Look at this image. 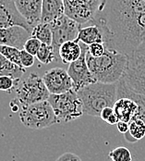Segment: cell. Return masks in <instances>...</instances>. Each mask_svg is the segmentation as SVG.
I'll return each instance as SVG.
<instances>
[{
	"label": "cell",
	"mask_w": 145,
	"mask_h": 161,
	"mask_svg": "<svg viewBox=\"0 0 145 161\" xmlns=\"http://www.w3.org/2000/svg\"><path fill=\"white\" fill-rule=\"evenodd\" d=\"M145 13V0H101L94 19L108 49L129 55V40L137 19ZM87 24V25H89Z\"/></svg>",
	"instance_id": "cell-1"
},
{
	"label": "cell",
	"mask_w": 145,
	"mask_h": 161,
	"mask_svg": "<svg viewBox=\"0 0 145 161\" xmlns=\"http://www.w3.org/2000/svg\"><path fill=\"white\" fill-rule=\"evenodd\" d=\"M86 59L88 67L96 81L105 83L117 82L123 76L129 57L114 49H105L101 57H92L87 50Z\"/></svg>",
	"instance_id": "cell-2"
},
{
	"label": "cell",
	"mask_w": 145,
	"mask_h": 161,
	"mask_svg": "<svg viewBox=\"0 0 145 161\" xmlns=\"http://www.w3.org/2000/svg\"><path fill=\"white\" fill-rule=\"evenodd\" d=\"M85 115L99 117L106 107H113L117 99V84L95 81L79 90Z\"/></svg>",
	"instance_id": "cell-3"
},
{
	"label": "cell",
	"mask_w": 145,
	"mask_h": 161,
	"mask_svg": "<svg viewBox=\"0 0 145 161\" xmlns=\"http://www.w3.org/2000/svg\"><path fill=\"white\" fill-rule=\"evenodd\" d=\"M19 116L20 122L30 129H46L58 123L56 115L48 100L21 107Z\"/></svg>",
	"instance_id": "cell-4"
},
{
	"label": "cell",
	"mask_w": 145,
	"mask_h": 161,
	"mask_svg": "<svg viewBox=\"0 0 145 161\" xmlns=\"http://www.w3.org/2000/svg\"><path fill=\"white\" fill-rule=\"evenodd\" d=\"M48 101L56 115L58 123L70 122L84 115L82 102L74 89L59 95H50Z\"/></svg>",
	"instance_id": "cell-5"
},
{
	"label": "cell",
	"mask_w": 145,
	"mask_h": 161,
	"mask_svg": "<svg viewBox=\"0 0 145 161\" xmlns=\"http://www.w3.org/2000/svg\"><path fill=\"white\" fill-rule=\"evenodd\" d=\"M15 92L16 99L21 107L48 100L51 95L43 77L34 72L19 83Z\"/></svg>",
	"instance_id": "cell-6"
},
{
	"label": "cell",
	"mask_w": 145,
	"mask_h": 161,
	"mask_svg": "<svg viewBox=\"0 0 145 161\" xmlns=\"http://www.w3.org/2000/svg\"><path fill=\"white\" fill-rule=\"evenodd\" d=\"M49 24L53 32L52 46L56 51V57H58L60 46L67 41L76 40L81 25L66 14L53 20Z\"/></svg>",
	"instance_id": "cell-7"
},
{
	"label": "cell",
	"mask_w": 145,
	"mask_h": 161,
	"mask_svg": "<svg viewBox=\"0 0 145 161\" xmlns=\"http://www.w3.org/2000/svg\"><path fill=\"white\" fill-rule=\"evenodd\" d=\"M65 14L78 21L81 26L89 24L95 16L101 0H63Z\"/></svg>",
	"instance_id": "cell-8"
},
{
	"label": "cell",
	"mask_w": 145,
	"mask_h": 161,
	"mask_svg": "<svg viewBox=\"0 0 145 161\" xmlns=\"http://www.w3.org/2000/svg\"><path fill=\"white\" fill-rule=\"evenodd\" d=\"M80 43L82 49L81 57L77 60L69 63L67 68V72L73 83V89L76 92L96 81L87 64L86 53L88 50V46L84 43Z\"/></svg>",
	"instance_id": "cell-9"
},
{
	"label": "cell",
	"mask_w": 145,
	"mask_h": 161,
	"mask_svg": "<svg viewBox=\"0 0 145 161\" xmlns=\"http://www.w3.org/2000/svg\"><path fill=\"white\" fill-rule=\"evenodd\" d=\"M122 78L131 89L145 95V57L137 54L129 56Z\"/></svg>",
	"instance_id": "cell-10"
},
{
	"label": "cell",
	"mask_w": 145,
	"mask_h": 161,
	"mask_svg": "<svg viewBox=\"0 0 145 161\" xmlns=\"http://www.w3.org/2000/svg\"><path fill=\"white\" fill-rule=\"evenodd\" d=\"M45 81L51 95H59L73 89L72 80L67 72L62 68H53L48 69L44 75Z\"/></svg>",
	"instance_id": "cell-11"
},
{
	"label": "cell",
	"mask_w": 145,
	"mask_h": 161,
	"mask_svg": "<svg viewBox=\"0 0 145 161\" xmlns=\"http://www.w3.org/2000/svg\"><path fill=\"white\" fill-rule=\"evenodd\" d=\"M14 25L22 26L31 33L33 30L19 12L15 0H0V28H7Z\"/></svg>",
	"instance_id": "cell-12"
},
{
	"label": "cell",
	"mask_w": 145,
	"mask_h": 161,
	"mask_svg": "<svg viewBox=\"0 0 145 161\" xmlns=\"http://www.w3.org/2000/svg\"><path fill=\"white\" fill-rule=\"evenodd\" d=\"M32 33L22 26L14 25L7 28H0V46H9L19 49L24 48L26 41Z\"/></svg>",
	"instance_id": "cell-13"
},
{
	"label": "cell",
	"mask_w": 145,
	"mask_h": 161,
	"mask_svg": "<svg viewBox=\"0 0 145 161\" xmlns=\"http://www.w3.org/2000/svg\"><path fill=\"white\" fill-rule=\"evenodd\" d=\"M17 8L21 16L34 28L42 22L43 0H15Z\"/></svg>",
	"instance_id": "cell-14"
},
{
	"label": "cell",
	"mask_w": 145,
	"mask_h": 161,
	"mask_svg": "<svg viewBox=\"0 0 145 161\" xmlns=\"http://www.w3.org/2000/svg\"><path fill=\"white\" fill-rule=\"evenodd\" d=\"M114 110L119 120L130 122L139 117V105L138 103L129 97H119L114 105Z\"/></svg>",
	"instance_id": "cell-15"
},
{
	"label": "cell",
	"mask_w": 145,
	"mask_h": 161,
	"mask_svg": "<svg viewBox=\"0 0 145 161\" xmlns=\"http://www.w3.org/2000/svg\"><path fill=\"white\" fill-rule=\"evenodd\" d=\"M116 84H117V98L129 97L135 100L138 103L140 108L138 119H142L145 121V95L138 93L133 89H131L122 77L116 82Z\"/></svg>",
	"instance_id": "cell-16"
},
{
	"label": "cell",
	"mask_w": 145,
	"mask_h": 161,
	"mask_svg": "<svg viewBox=\"0 0 145 161\" xmlns=\"http://www.w3.org/2000/svg\"><path fill=\"white\" fill-rule=\"evenodd\" d=\"M65 14L63 0H43L42 22L50 23Z\"/></svg>",
	"instance_id": "cell-17"
},
{
	"label": "cell",
	"mask_w": 145,
	"mask_h": 161,
	"mask_svg": "<svg viewBox=\"0 0 145 161\" xmlns=\"http://www.w3.org/2000/svg\"><path fill=\"white\" fill-rule=\"evenodd\" d=\"M82 49L80 41L70 40L63 43L58 50V58L64 64H69L81 57Z\"/></svg>",
	"instance_id": "cell-18"
},
{
	"label": "cell",
	"mask_w": 145,
	"mask_h": 161,
	"mask_svg": "<svg viewBox=\"0 0 145 161\" xmlns=\"http://www.w3.org/2000/svg\"><path fill=\"white\" fill-rule=\"evenodd\" d=\"M77 40L89 46L94 43H104V34L96 24L81 26Z\"/></svg>",
	"instance_id": "cell-19"
},
{
	"label": "cell",
	"mask_w": 145,
	"mask_h": 161,
	"mask_svg": "<svg viewBox=\"0 0 145 161\" xmlns=\"http://www.w3.org/2000/svg\"><path fill=\"white\" fill-rule=\"evenodd\" d=\"M25 72V68L8 60L0 54V76H9L14 79H20Z\"/></svg>",
	"instance_id": "cell-20"
},
{
	"label": "cell",
	"mask_w": 145,
	"mask_h": 161,
	"mask_svg": "<svg viewBox=\"0 0 145 161\" xmlns=\"http://www.w3.org/2000/svg\"><path fill=\"white\" fill-rule=\"evenodd\" d=\"M125 139L134 144L145 136V121L142 119H134L129 123V130L124 133Z\"/></svg>",
	"instance_id": "cell-21"
},
{
	"label": "cell",
	"mask_w": 145,
	"mask_h": 161,
	"mask_svg": "<svg viewBox=\"0 0 145 161\" xmlns=\"http://www.w3.org/2000/svg\"><path fill=\"white\" fill-rule=\"evenodd\" d=\"M32 36L37 38L42 44L52 45L53 42V32L49 23L41 22L33 28Z\"/></svg>",
	"instance_id": "cell-22"
},
{
	"label": "cell",
	"mask_w": 145,
	"mask_h": 161,
	"mask_svg": "<svg viewBox=\"0 0 145 161\" xmlns=\"http://www.w3.org/2000/svg\"><path fill=\"white\" fill-rule=\"evenodd\" d=\"M37 59L42 63V64L48 65L52 63L55 59L57 58L56 51L53 47L52 45H46L42 44L41 47L39 48L36 56Z\"/></svg>",
	"instance_id": "cell-23"
},
{
	"label": "cell",
	"mask_w": 145,
	"mask_h": 161,
	"mask_svg": "<svg viewBox=\"0 0 145 161\" xmlns=\"http://www.w3.org/2000/svg\"><path fill=\"white\" fill-rule=\"evenodd\" d=\"M20 49L9 47V46H0V54L3 55L8 60L22 67L20 62Z\"/></svg>",
	"instance_id": "cell-24"
},
{
	"label": "cell",
	"mask_w": 145,
	"mask_h": 161,
	"mask_svg": "<svg viewBox=\"0 0 145 161\" xmlns=\"http://www.w3.org/2000/svg\"><path fill=\"white\" fill-rule=\"evenodd\" d=\"M108 156L113 161H132V155L130 151L124 146L115 148Z\"/></svg>",
	"instance_id": "cell-25"
},
{
	"label": "cell",
	"mask_w": 145,
	"mask_h": 161,
	"mask_svg": "<svg viewBox=\"0 0 145 161\" xmlns=\"http://www.w3.org/2000/svg\"><path fill=\"white\" fill-rule=\"evenodd\" d=\"M20 79H14L9 76H0V91L11 93L16 90Z\"/></svg>",
	"instance_id": "cell-26"
},
{
	"label": "cell",
	"mask_w": 145,
	"mask_h": 161,
	"mask_svg": "<svg viewBox=\"0 0 145 161\" xmlns=\"http://www.w3.org/2000/svg\"><path fill=\"white\" fill-rule=\"evenodd\" d=\"M41 45H42V43L37 38H35L33 36H31L26 41V43L24 45V48L23 49H25L27 52H29L30 54H32L33 56H36L38 50L41 47Z\"/></svg>",
	"instance_id": "cell-27"
},
{
	"label": "cell",
	"mask_w": 145,
	"mask_h": 161,
	"mask_svg": "<svg viewBox=\"0 0 145 161\" xmlns=\"http://www.w3.org/2000/svg\"><path fill=\"white\" fill-rule=\"evenodd\" d=\"M105 46L104 43H94L88 46V53L94 58L101 57L105 52Z\"/></svg>",
	"instance_id": "cell-28"
},
{
	"label": "cell",
	"mask_w": 145,
	"mask_h": 161,
	"mask_svg": "<svg viewBox=\"0 0 145 161\" xmlns=\"http://www.w3.org/2000/svg\"><path fill=\"white\" fill-rule=\"evenodd\" d=\"M34 57L29 52H27L25 49H21L20 51V62L23 68L28 69L31 68L34 64Z\"/></svg>",
	"instance_id": "cell-29"
},
{
	"label": "cell",
	"mask_w": 145,
	"mask_h": 161,
	"mask_svg": "<svg viewBox=\"0 0 145 161\" xmlns=\"http://www.w3.org/2000/svg\"><path fill=\"white\" fill-rule=\"evenodd\" d=\"M56 161H81V159L76 154H73L71 152H67L63 155H61L56 159Z\"/></svg>",
	"instance_id": "cell-30"
},
{
	"label": "cell",
	"mask_w": 145,
	"mask_h": 161,
	"mask_svg": "<svg viewBox=\"0 0 145 161\" xmlns=\"http://www.w3.org/2000/svg\"><path fill=\"white\" fill-rule=\"evenodd\" d=\"M115 113V110H114V108L113 107H106V108H105L103 110H102V112L100 114V118L104 120V121H107V119H109V117Z\"/></svg>",
	"instance_id": "cell-31"
},
{
	"label": "cell",
	"mask_w": 145,
	"mask_h": 161,
	"mask_svg": "<svg viewBox=\"0 0 145 161\" xmlns=\"http://www.w3.org/2000/svg\"><path fill=\"white\" fill-rule=\"evenodd\" d=\"M116 127L119 132L121 133H125L129 130V122H125V121H121L119 120L117 123H116Z\"/></svg>",
	"instance_id": "cell-32"
},
{
	"label": "cell",
	"mask_w": 145,
	"mask_h": 161,
	"mask_svg": "<svg viewBox=\"0 0 145 161\" xmlns=\"http://www.w3.org/2000/svg\"><path fill=\"white\" fill-rule=\"evenodd\" d=\"M135 54L140 55V56H142V57H145V38L142 40V42L140 44V46L138 47V48L136 49Z\"/></svg>",
	"instance_id": "cell-33"
},
{
	"label": "cell",
	"mask_w": 145,
	"mask_h": 161,
	"mask_svg": "<svg viewBox=\"0 0 145 161\" xmlns=\"http://www.w3.org/2000/svg\"><path fill=\"white\" fill-rule=\"evenodd\" d=\"M118 121H119L118 117L116 116L115 113H114V114H112V115L109 117V119H107L106 123H108V124H110V125H115V124H116Z\"/></svg>",
	"instance_id": "cell-34"
}]
</instances>
